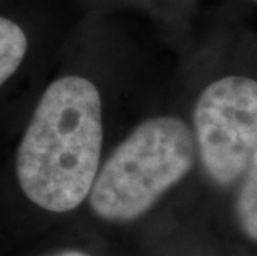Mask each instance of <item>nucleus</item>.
Returning a JSON list of instances; mask_svg holds the SVG:
<instances>
[{
  "label": "nucleus",
  "instance_id": "1",
  "mask_svg": "<svg viewBox=\"0 0 257 256\" xmlns=\"http://www.w3.org/2000/svg\"><path fill=\"white\" fill-rule=\"evenodd\" d=\"M101 97L93 81L67 75L48 85L22 137L17 178L30 201L52 213L75 210L100 170Z\"/></svg>",
  "mask_w": 257,
  "mask_h": 256
},
{
  "label": "nucleus",
  "instance_id": "2",
  "mask_svg": "<svg viewBox=\"0 0 257 256\" xmlns=\"http://www.w3.org/2000/svg\"><path fill=\"white\" fill-rule=\"evenodd\" d=\"M194 133L178 117L141 122L98 170L90 190L93 211L106 221L145 215L194 165Z\"/></svg>",
  "mask_w": 257,
  "mask_h": 256
},
{
  "label": "nucleus",
  "instance_id": "3",
  "mask_svg": "<svg viewBox=\"0 0 257 256\" xmlns=\"http://www.w3.org/2000/svg\"><path fill=\"white\" fill-rule=\"evenodd\" d=\"M194 141L212 182L242 177L257 150V80L232 75L207 85L194 108Z\"/></svg>",
  "mask_w": 257,
  "mask_h": 256
},
{
  "label": "nucleus",
  "instance_id": "4",
  "mask_svg": "<svg viewBox=\"0 0 257 256\" xmlns=\"http://www.w3.org/2000/svg\"><path fill=\"white\" fill-rule=\"evenodd\" d=\"M27 48L29 40L22 27L0 15V87L19 70Z\"/></svg>",
  "mask_w": 257,
  "mask_h": 256
},
{
  "label": "nucleus",
  "instance_id": "5",
  "mask_svg": "<svg viewBox=\"0 0 257 256\" xmlns=\"http://www.w3.org/2000/svg\"><path fill=\"white\" fill-rule=\"evenodd\" d=\"M236 213L244 235L257 241V150L250 158L247 170L244 172V182L240 185Z\"/></svg>",
  "mask_w": 257,
  "mask_h": 256
},
{
  "label": "nucleus",
  "instance_id": "6",
  "mask_svg": "<svg viewBox=\"0 0 257 256\" xmlns=\"http://www.w3.org/2000/svg\"><path fill=\"white\" fill-rule=\"evenodd\" d=\"M53 256H90L83 251H75V249H68V251H62L58 254H53Z\"/></svg>",
  "mask_w": 257,
  "mask_h": 256
}]
</instances>
